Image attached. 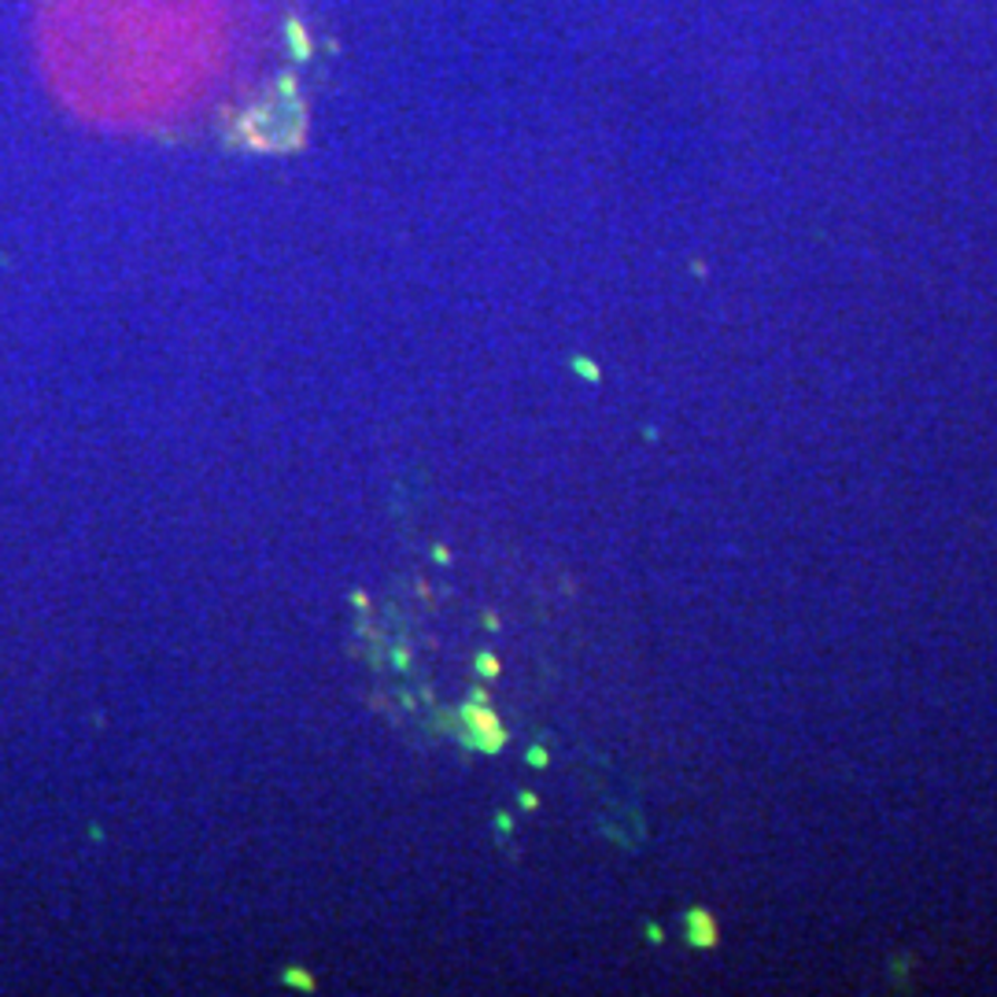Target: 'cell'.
<instances>
[{
  "mask_svg": "<svg viewBox=\"0 0 997 997\" xmlns=\"http://www.w3.org/2000/svg\"><path fill=\"white\" fill-rule=\"evenodd\" d=\"M459 721H462V735H485L499 729V717L491 713V706H477V702H466L459 710Z\"/></svg>",
  "mask_w": 997,
  "mask_h": 997,
  "instance_id": "6da1fadb",
  "label": "cell"
},
{
  "mask_svg": "<svg viewBox=\"0 0 997 997\" xmlns=\"http://www.w3.org/2000/svg\"><path fill=\"white\" fill-rule=\"evenodd\" d=\"M502 743H507V732H502V729H496V732H485V735H462V746L485 750V754H499Z\"/></svg>",
  "mask_w": 997,
  "mask_h": 997,
  "instance_id": "7a4b0ae2",
  "label": "cell"
},
{
  "mask_svg": "<svg viewBox=\"0 0 997 997\" xmlns=\"http://www.w3.org/2000/svg\"><path fill=\"white\" fill-rule=\"evenodd\" d=\"M281 983H285V987H292V990H307V994H314V987H319L311 971H303V968H285V971H281Z\"/></svg>",
  "mask_w": 997,
  "mask_h": 997,
  "instance_id": "3957f363",
  "label": "cell"
},
{
  "mask_svg": "<svg viewBox=\"0 0 997 997\" xmlns=\"http://www.w3.org/2000/svg\"><path fill=\"white\" fill-rule=\"evenodd\" d=\"M477 673H480V676H499L496 654H477Z\"/></svg>",
  "mask_w": 997,
  "mask_h": 997,
  "instance_id": "277c9868",
  "label": "cell"
},
{
  "mask_svg": "<svg viewBox=\"0 0 997 997\" xmlns=\"http://www.w3.org/2000/svg\"><path fill=\"white\" fill-rule=\"evenodd\" d=\"M432 561H437V566H448V561H451V550L443 547V544H437V547H432Z\"/></svg>",
  "mask_w": 997,
  "mask_h": 997,
  "instance_id": "5b68a950",
  "label": "cell"
},
{
  "mask_svg": "<svg viewBox=\"0 0 997 997\" xmlns=\"http://www.w3.org/2000/svg\"><path fill=\"white\" fill-rule=\"evenodd\" d=\"M351 606H355V609H366V606H370V595H366V592H351Z\"/></svg>",
  "mask_w": 997,
  "mask_h": 997,
  "instance_id": "8992f818",
  "label": "cell"
},
{
  "mask_svg": "<svg viewBox=\"0 0 997 997\" xmlns=\"http://www.w3.org/2000/svg\"><path fill=\"white\" fill-rule=\"evenodd\" d=\"M392 665L395 668H410V651H395L392 654Z\"/></svg>",
  "mask_w": 997,
  "mask_h": 997,
  "instance_id": "52a82bcc",
  "label": "cell"
},
{
  "mask_svg": "<svg viewBox=\"0 0 997 997\" xmlns=\"http://www.w3.org/2000/svg\"><path fill=\"white\" fill-rule=\"evenodd\" d=\"M469 702H477V706H488V691H485V687H477V691H473V698H469Z\"/></svg>",
  "mask_w": 997,
  "mask_h": 997,
  "instance_id": "ba28073f",
  "label": "cell"
},
{
  "mask_svg": "<svg viewBox=\"0 0 997 997\" xmlns=\"http://www.w3.org/2000/svg\"><path fill=\"white\" fill-rule=\"evenodd\" d=\"M529 761H532V765H544V761H547V754H544V750H532V754H529Z\"/></svg>",
  "mask_w": 997,
  "mask_h": 997,
  "instance_id": "9c48e42d",
  "label": "cell"
}]
</instances>
